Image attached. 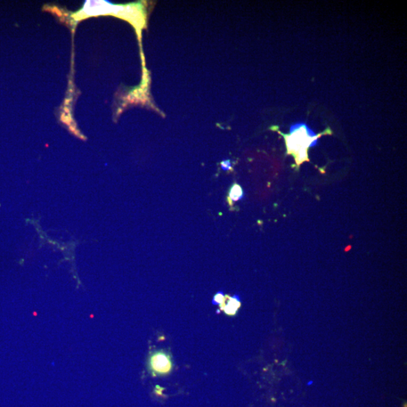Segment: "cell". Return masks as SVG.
<instances>
[{
	"label": "cell",
	"mask_w": 407,
	"mask_h": 407,
	"mask_svg": "<svg viewBox=\"0 0 407 407\" xmlns=\"http://www.w3.org/2000/svg\"><path fill=\"white\" fill-rule=\"evenodd\" d=\"M332 132L328 128L327 131L319 134L315 135L309 131L305 126H299L292 128L290 135H281L284 137L286 142L288 153L295 157L297 167H299L304 161H308V150L311 146L316 144L319 138L323 135H330Z\"/></svg>",
	"instance_id": "cell-1"
},
{
	"label": "cell",
	"mask_w": 407,
	"mask_h": 407,
	"mask_svg": "<svg viewBox=\"0 0 407 407\" xmlns=\"http://www.w3.org/2000/svg\"><path fill=\"white\" fill-rule=\"evenodd\" d=\"M149 366L150 371L155 375H166L173 369L172 358L163 352L154 353L150 358Z\"/></svg>",
	"instance_id": "cell-2"
},
{
	"label": "cell",
	"mask_w": 407,
	"mask_h": 407,
	"mask_svg": "<svg viewBox=\"0 0 407 407\" xmlns=\"http://www.w3.org/2000/svg\"><path fill=\"white\" fill-rule=\"evenodd\" d=\"M221 309L228 315H235L241 307L239 297L226 295L221 305Z\"/></svg>",
	"instance_id": "cell-3"
},
{
	"label": "cell",
	"mask_w": 407,
	"mask_h": 407,
	"mask_svg": "<svg viewBox=\"0 0 407 407\" xmlns=\"http://www.w3.org/2000/svg\"><path fill=\"white\" fill-rule=\"evenodd\" d=\"M244 197V192L240 185L237 183L233 184L229 192V197H228L230 203L241 201Z\"/></svg>",
	"instance_id": "cell-4"
},
{
	"label": "cell",
	"mask_w": 407,
	"mask_h": 407,
	"mask_svg": "<svg viewBox=\"0 0 407 407\" xmlns=\"http://www.w3.org/2000/svg\"><path fill=\"white\" fill-rule=\"evenodd\" d=\"M225 295L223 292H218L213 299V304L221 305L223 302Z\"/></svg>",
	"instance_id": "cell-5"
},
{
	"label": "cell",
	"mask_w": 407,
	"mask_h": 407,
	"mask_svg": "<svg viewBox=\"0 0 407 407\" xmlns=\"http://www.w3.org/2000/svg\"><path fill=\"white\" fill-rule=\"evenodd\" d=\"M222 168L224 170H229L231 168V164L229 161H224L222 163Z\"/></svg>",
	"instance_id": "cell-6"
}]
</instances>
